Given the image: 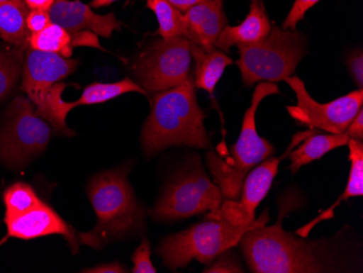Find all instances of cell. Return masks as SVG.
I'll return each instance as SVG.
<instances>
[{
	"mask_svg": "<svg viewBox=\"0 0 363 273\" xmlns=\"http://www.w3.org/2000/svg\"><path fill=\"white\" fill-rule=\"evenodd\" d=\"M289 211V205L283 207L271 227H266L269 217L264 211L242 235L240 244L252 272H356V256L337 238L309 240L284 231L282 219Z\"/></svg>",
	"mask_w": 363,
	"mask_h": 273,
	"instance_id": "1",
	"label": "cell"
},
{
	"mask_svg": "<svg viewBox=\"0 0 363 273\" xmlns=\"http://www.w3.org/2000/svg\"><path fill=\"white\" fill-rule=\"evenodd\" d=\"M205 113L197 103L195 84L189 77L179 87L157 91L150 115L143 128L142 145L147 155L171 146L209 148Z\"/></svg>",
	"mask_w": 363,
	"mask_h": 273,
	"instance_id": "2",
	"label": "cell"
},
{
	"mask_svg": "<svg viewBox=\"0 0 363 273\" xmlns=\"http://www.w3.org/2000/svg\"><path fill=\"white\" fill-rule=\"evenodd\" d=\"M123 169L98 174L89 185V196L97 216L96 227L79 234L82 243L101 248L116 238L143 227L145 211L134 196Z\"/></svg>",
	"mask_w": 363,
	"mask_h": 273,
	"instance_id": "3",
	"label": "cell"
},
{
	"mask_svg": "<svg viewBox=\"0 0 363 273\" xmlns=\"http://www.w3.org/2000/svg\"><path fill=\"white\" fill-rule=\"evenodd\" d=\"M279 93V87L275 83L259 82L255 89L250 107L245 112L240 138L230 148V156L223 159L217 152L207 154L210 172L213 175L214 182L221 191L222 196L226 199L236 201L240 199L247 174L274 154V147L257 132L256 113L263 99Z\"/></svg>",
	"mask_w": 363,
	"mask_h": 273,
	"instance_id": "4",
	"label": "cell"
},
{
	"mask_svg": "<svg viewBox=\"0 0 363 273\" xmlns=\"http://www.w3.org/2000/svg\"><path fill=\"white\" fill-rule=\"evenodd\" d=\"M236 61L245 87L259 82H282L293 77L306 56L307 40L298 30L273 26L261 42L238 46Z\"/></svg>",
	"mask_w": 363,
	"mask_h": 273,
	"instance_id": "5",
	"label": "cell"
},
{
	"mask_svg": "<svg viewBox=\"0 0 363 273\" xmlns=\"http://www.w3.org/2000/svg\"><path fill=\"white\" fill-rule=\"evenodd\" d=\"M255 224L256 220L248 227H235L222 218L207 216L205 221L162 240L158 254L171 270L187 266L193 260L209 264L218 255L238 245Z\"/></svg>",
	"mask_w": 363,
	"mask_h": 273,
	"instance_id": "6",
	"label": "cell"
},
{
	"mask_svg": "<svg viewBox=\"0 0 363 273\" xmlns=\"http://www.w3.org/2000/svg\"><path fill=\"white\" fill-rule=\"evenodd\" d=\"M50 136V124L38 115L28 97L18 96L6 113L0 134V159L8 166H22L47 147Z\"/></svg>",
	"mask_w": 363,
	"mask_h": 273,
	"instance_id": "7",
	"label": "cell"
},
{
	"mask_svg": "<svg viewBox=\"0 0 363 273\" xmlns=\"http://www.w3.org/2000/svg\"><path fill=\"white\" fill-rule=\"evenodd\" d=\"M218 185L211 182L197 164L179 175L167 187L152 211L157 221L186 219L210 211H216L222 204Z\"/></svg>",
	"mask_w": 363,
	"mask_h": 273,
	"instance_id": "8",
	"label": "cell"
},
{
	"mask_svg": "<svg viewBox=\"0 0 363 273\" xmlns=\"http://www.w3.org/2000/svg\"><path fill=\"white\" fill-rule=\"evenodd\" d=\"M191 65V43L187 38L161 40L140 55L134 63L133 74L146 93H156L185 82Z\"/></svg>",
	"mask_w": 363,
	"mask_h": 273,
	"instance_id": "9",
	"label": "cell"
},
{
	"mask_svg": "<svg viewBox=\"0 0 363 273\" xmlns=\"http://www.w3.org/2000/svg\"><path fill=\"white\" fill-rule=\"evenodd\" d=\"M285 82L297 97V105L287 107L293 119L310 128L332 134L344 133L363 105V89H359L331 103L320 104L308 93L298 77H287Z\"/></svg>",
	"mask_w": 363,
	"mask_h": 273,
	"instance_id": "10",
	"label": "cell"
},
{
	"mask_svg": "<svg viewBox=\"0 0 363 273\" xmlns=\"http://www.w3.org/2000/svg\"><path fill=\"white\" fill-rule=\"evenodd\" d=\"M313 132V130L301 132L294 136L293 142L289 146L284 156L275 158L267 159L266 162H262L252 169L242 184V191H240V199H226L221 204L219 209L216 211H211L208 217H218L226 220L230 224L235 227H248L255 221V213L257 207L260 205L261 201L270 191L271 185L279 170V162L283 157L286 156L291 152V147L297 145L301 140H305L307 136Z\"/></svg>",
	"mask_w": 363,
	"mask_h": 273,
	"instance_id": "11",
	"label": "cell"
},
{
	"mask_svg": "<svg viewBox=\"0 0 363 273\" xmlns=\"http://www.w3.org/2000/svg\"><path fill=\"white\" fill-rule=\"evenodd\" d=\"M79 61L52 52L30 50L24 56L21 89L34 107L56 83L77 70Z\"/></svg>",
	"mask_w": 363,
	"mask_h": 273,
	"instance_id": "12",
	"label": "cell"
},
{
	"mask_svg": "<svg viewBox=\"0 0 363 273\" xmlns=\"http://www.w3.org/2000/svg\"><path fill=\"white\" fill-rule=\"evenodd\" d=\"M52 23L62 26L71 34L93 32L96 35L110 38L114 30H120L121 22L113 12L98 14L81 0H56L49 9Z\"/></svg>",
	"mask_w": 363,
	"mask_h": 273,
	"instance_id": "13",
	"label": "cell"
},
{
	"mask_svg": "<svg viewBox=\"0 0 363 273\" xmlns=\"http://www.w3.org/2000/svg\"><path fill=\"white\" fill-rule=\"evenodd\" d=\"M8 235L21 240H33L42 236L60 234L68 240L73 252L79 250L74 230L52 208L40 204L28 213L5 219Z\"/></svg>",
	"mask_w": 363,
	"mask_h": 273,
	"instance_id": "14",
	"label": "cell"
},
{
	"mask_svg": "<svg viewBox=\"0 0 363 273\" xmlns=\"http://www.w3.org/2000/svg\"><path fill=\"white\" fill-rule=\"evenodd\" d=\"M225 0H205L187 10L185 18V38L191 44L198 45L205 52L216 48V43L222 30L228 26L224 12Z\"/></svg>",
	"mask_w": 363,
	"mask_h": 273,
	"instance_id": "15",
	"label": "cell"
},
{
	"mask_svg": "<svg viewBox=\"0 0 363 273\" xmlns=\"http://www.w3.org/2000/svg\"><path fill=\"white\" fill-rule=\"evenodd\" d=\"M271 28L263 0H252L250 13L244 21L235 26H226L218 38L216 48L228 52L235 45L256 44L268 36Z\"/></svg>",
	"mask_w": 363,
	"mask_h": 273,
	"instance_id": "16",
	"label": "cell"
},
{
	"mask_svg": "<svg viewBox=\"0 0 363 273\" xmlns=\"http://www.w3.org/2000/svg\"><path fill=\"white\" fill-rule=\"evenodd\" d=\"M350 146V158L352 162L350 179L347 186L338 197L337 201L328 208V211L322 213L317 219L312 220L309 223L303 225L297 231L299 236L307 238L312 229L324 220L332 219L334 217V209L342 204V201H348L352 197L362 196L363 195V143L362 140L350 138L347 144Z\"/></svg>",
	"mask_w": 363,
	"mask_h": 273,
	"instance_id": "17",
	"label": "cell"
},
{
	"mask_svg": "<svg viewBox=\"0 0 363 273\" xmlns=\"http://www.w3.org/2000/svg\"><path fill=\"white\" fill-rule=\"evenodd\" d=\"M191 54L195 61V87L205 89L212 95L226 67L230 66L233 60L222 50L214 48L211 52H205L201 47L191 43Z\"/></svg>",
	"mask_w": 363,
	"mask_h": 273,
	"instance_id": "18",
	"label": "cell"
},
{
	"mask_svg": "<svg viewBox=\"0 0 363 273\" xmlns=\"http://www.w3.org/2000/svg\"><path fill=\"white\" fill-rule=\"evenodd\" d=\"M30 8L24 0L0 3V38L12 46L26 50L30 32L26 26Z\"/></svg>",
	"mask_w": 363,
	"mask_h": 273,
	"instance_id": "19",
	"label": "cell"
},
{
	"mask_svg": "<svg viewBox=\"0 0 363 273\" xmlns=\"http://www.w3.org/2000/svg\"><path fill=\"white\" fill-rule=\"evenodd\" d=\"M350 138L345 133L319 134L317 131L312 132L303 140L299 147L289 152L291 159V173H296L301 167L322 158L328 152L337 147L347 145Z\"/></svg>",
	"mask_w": 363,
	"mask_h": 273,
	"instance_id": "20",
	"label": "cell"
},
{
	"mask_svg": "<svg viewBox=\"0 0 363 273\" xmlns=\"http://www.w3.org/2000/svg\"><path fill=\"white\" fill-rule=\"evenodd\" d=\"M28 47L30 50L52 52L65 58H71L74 46L72 34L62 26L52 22L44 30L30 34Z\"/></svg>",
	"mask_w": 363,
	"mask_h": 273,
	"instance_id": "21",
	"label": "cell"
},
{
	"mask_svg": "<svg viewBox=\"0 0 363 273\" xmlns=\"http://www.w3.org/2000/svg\"><path fill=\"white\" fill-rule=\"evenodd\" d=\"M126 93H140L146 95V91L133 79H126L114 83H93L85 87L79 101H72L73 108L79 106L99 105L117 99Z\"/></svg>",
	"mask_w": 363,
	"mask_h": 273,
	"instance_id": "22",
	"label": "cell"
},
{
	"mask_svg": "<svg viewBox=\"0 0 363 273\" xmlns=\"http://www.w3.org/2000/svg\"><path fill=\"white\" fill-rule=\"evenodd\" d=\"M147 7L156 14L158 34L162 40L184 38L186 26L183 12L171 5L168 0H147Z\"/></svg>",
	"mask_w": 363,
	"mask_h": 273,
	"instance_id": "23",
	"label": "cell"
},
{
	"mask_svg": "<svg viewBox=\"0 0 363 273\" xmlns=\"http://www.w3.org/2000/svg\"><path fill=\"white\" fill-rule=\"evenodd\" d=\"M26 52L19 47L0 52V101L11 93L22 74Z\"/></svg>",
	"mask_w": 363,
	"mask_h": 273,
	"instance_id": "24",
	"label": "cell"
},
{
	"mask_svg": "<svg viewBox=\"0 0 363 273\" xmlns=\"http://www.w3.org/2000/svg\"><path fill=\"white\" fill-rule=\"evenodd\" d=\"M4 201L6 206L5 219L23 215L44 203L38 199L32 186L22 182L14 183L6 189Z\"/></svg>",
	"mask_w": 363,
	"mask_h": 273,
	"instance_id": "25",
	"label": "cell"
},
{
	"mask_svg": "<svg viewBox=\"0 0 363 273\" xmlns=\"http://www.w3.org/2000/svg\"><path fill=\"white\" fill-rule=\"evenodd\" d=\"M205 273H242V264L238 260V255L232 250H228L216 257L213 262L208 264L203 270Z\"/></svg>",
	"mask_w": 363,
	"mask_h": 273,
	"instance_id": "26",
	"label": "cell"
},
{
	"mask_svg": "<svg viewBox=\"0 0 363 273\" xmlns=\"http://www.w3.org/2000/svg\"><path fill=\"white\" fill-rule=\"evenodd\" d=\"M150 256H152V250H150V240H147V238H144L140 245L136 248L133 256H132L134 267L130 272L156 273L157 269L155 268L154 264H152Z\"/></svg>",
	"mask_w": 363,
	"mask_h": 273,
	"instance_id": "27",
	"label": "cell"
},
{
	"mask_svg": "<svg viewBox=\"0 0 363 273\" xmlns=\"http://www.w3.org/2000/svg\"><path fill=\"white\" fill-rule=\"evenodd\" d=\"M319 1L321 0H295L286 19L283 22L282 28L295 30L296 26L303 19L308 10L311 9Z\"/></svg>",
	"mask_w": 363,
	"mask_h": 273,
	"instance_id": "28",
	"label": "cell"
},
{
	"mask_svg": "<svg viewBox=\"0 0 363 273\" xmlns=\"http://www.w3.org/2000/svg\"><path fill=\"white\" fill-rule=\"evenodd\" d=\"M50 23H52V19H50V16H49V11H45V10H30V12H28L26 26H28L30 34L44 30Z\"/></svg>",
	"mask_w": 363,
	"mask_h": 273,
	"instance_id": "29",
	"label": "cell"
},
{
	"mask_svg": "<svg viewBox=\"0 0 363 273\" xmlns=\"http://www.w3.org/2000/svg\"><path fill=\"white\" fill-rule=\"evenodd\" d=\"M348 68L354 77L359 89H363V54L362 52H354L347 61Z\"/></svg>",
	"mask_w": 363,
	"mask_h": 273,
	"instance_id": "30",
	"label": "cell"
},
{
	"mask_svg": "<svg viewBox=\"0 0 363 273\" xmlns=\"http://www.w3.org/2000/svg\"><path fill=\"white\" fill-rule=\"evenodd\" d=\"M350 138L363 140V109L361 108L356 117L350 122L346 131L344 132Z\"/></svg>",
	"mask_w": 363,
	"mask_h": 273,
	"instance_id": "31",
	"label": "cell"
},
{
	"mask_svg": "<svg viewBox=\"0 0 363 273\" xmlns=\"http://www.w3.org/2000/svg\"><path fill=\"white\" fill-rule=\"evenodd\" d=\"M83 272L89 273H124L128 272V269L120 264V262H114L109 264H99V266L94 267V268L85 269Z\"/></svg>",
	"mask_w": 363,
	"mask_h": 273,
	"instance_id": "32",
	"label": "cell"
},
{
	"mask_svg": "<svg viewBox=\"0 0 363 273\" xmlns=\"http://www.w3.org/2000/svg\"><path fill=\"white\" fill-rule=\"evenodd\" d=\"M30 10H45L49 11L56 0H24Z\"/></svg>",
	"mask_w": 363,
	"mask_h": 273,
	"instance_id": "33",
	"label": "cell"
},
{
	"mask_svg": "<svg viewBox=\"0 0 363 273\" xmlns=\"http://www.w3.org/2000/svg\"><path fill=\"white\" fill-rule=\"evenodd\" d=\"M171 5L174 6L175 8L179 10V11L185 12L191 8L195 7L198 4L203 3L205 0H168Z\"/></svg>",
	"mask_w": 363,
	"mask_h": 273,
	"instance_id": "34",
	"label": "cell"
},
{
	"mask_svg": "<svg viewBox=\"0 0 363 273\" xmlns=\"http://www.w3.org/2000/svg\"><path fill=\"white\" fill-rule=\"evenodd\" d=\"M118 0H93L91 3V7L101 8L107 7V6L111 5V4L116 3Z\"/></svg>",
	"mask_w": 363,
	"mask_h": 273,
	"instance_id": "35",
	"label": "cell"
},
{
	"mask_svg": "<svg viewBox=\"0 0 363 273\" xmlns=\"http://www.w3.org/2000/svg\"><path fill=\"white\" fill-rule=\"evenodd\" d=\"M5 1H7V0H0V3H5Z\"/></svg>",
	"mask_w": 363,
	"mask_h": 273,
	"instance_id": "36",
	"label": "cell"
}]
</instances>
